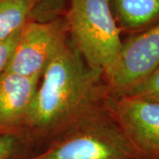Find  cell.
I'll list each match as a JSON object with an SVG mask.
<instances>
[{"label": "cell", "mask_w": 159, "mask_h": 159, "mask_svg": "<svg viewBox=\"0 0 159 159\" xmlns=\"http://www.w3.org/2000/svg\"><path fill=\"white\" fill-rule=\"evenodd\" d=\"M69 38L65 16L26 23L6 68L7 72L41 80L45 69Z\"/></svg>", "instance_id": "4"}, {"label": "cell", "mask_w": 159, "mask_h": 159, "mask_svg": "<svg viewBox=\"0 0 159 159\" xmlns=\"http://www.w3.org/2000/svg\"><path fill=\"white\" fill-rule=\"evenodd\" d=\"M38 3L39 0H0V42L22 29Z\"/></svg>", "instance_id": "9"}, {"label": "cell", "mask_w": 159, "mask_h": 159, "mask_svg": "<svg viewBox=\"0 0 159 159\" xmlns=\"http://www.w3.org/2000/svg\"><path fill=\"white\" fill-rule=\"evenodd\" d=\"M109 111L143 158H158L159 102L127 95L113 97Z\"/></svg>", "instance_id": "5"}, {"label": "cell", "mask_w": 159, "mask_h": 159, "mask_svg": "<svg viewBox=\"0 0 159 159\" xmlns=\"http://www.w3.org/2000/svg\"><path fill=\"white\" fill-rule=\"evenodd\" d=\"M157 159H159V157H158V158H157Z\"/></svg>", "instance_id": "14"}, {"label": "cell", "mask_w": 159, "mask_h": 159, "mask_svg": "<svg viewBox=\"0 0 159 159\" xmlns=\"http://www.w3.org/2000/svg\"><path fill=\"white\" fill-rule=\"evenodd\" d=\"M126 95L159 102V66L146 79L134 87Z\"/></svg>", "instance_id": "11"}, {"label": "cell", "mask_w": 159, "mask_h": 159, "mask_svg": "<svg viewBox=\"0 0 159 159\" xmlns=\"http://www.w3.org/2000/svg\"><path fill=\"white\" fill-rule=\"evenodd\" d=\"M64 16L72 43L109 80L118 68L123 45L109 0H69Z\"/></svg>", "instance_id": "2"}, {"label": "cell", "mask_w": 159, "mask_h": 159, "mask_svg": "<svg viewBox=\"0 0 159 159\" xmlns=\"http://www.w3.org/2000/svg\"><path fill=\"white\" fill-rule=\"evenodd\" d=\"M159 66V23L123 41L118 68L106 81L113 97L126 95Z\"/></svg>", "instance_id": "6"}, {"label": "cell", "mask_w": 159, "mask_h": 159, "mask_svg": "<svg viewBox=\"0 0 159 159\" xmlns=\"http://www.w3.org/2000/svg\"><path fill=\"white\" fill-rule=\"evenodd\" d=\"M122 30L140 33L159 23V0H109Z\"/></svg>", "instance_id": "8"}, {"label": "cell", "mask_w": 159, "mask_h": 159, "mask_svg": "<svg viewBox=\"0 0 159 159\" xmlns=\"http://www.w3.org/2000/svg\"><path fill=\"white\" fill-rule=\"evenodd\" d=\"M20 31L11 35L8 39L0 42V76L6 71L17 44Z\"/></svg>", "instance_id": "12"}, {"label": "cell", "mask_w": 159, "mask_h": 159, "mask_svg": "<svg viewBox=\"0 0 159 159\" xmlns=\"http://www.w3.org/2000/svg\"><path fill=\"white\" fill-rule=\"evenodd\" d=\"M17 148L15 134H0V159H10Z\"/></svg>", "instance_id": "13"}, {"label": "cell", "mask_w": 159, "mask_h": 159, "mask_svg": "<svg viewBox=\"0 0 159 159\" xmlns=\"http://www.w3.org/2000/svg\"><path fill=\"white\" fill-rule=\"evenodd\" d=\"M69 0H39L31 20L37 21L51 20L65 14Z\"/></svg>", "instance_id": "10"}, {"label": "cell", "mask_w": 159, "mask_h": 159, "mask_svg": "<svg viewBox=\"0 0 159 159\" xmlns=\"http://www.w3.org/2000/svg\"><path fill=\"white\" fill-rule=\"evenodd\" d=\"M104 80L68 38L40 80L25 128L37 136L57 135L99 108L108 90Z\"/></svg>", "instance_id": "1"}, {"label": "cell", "mask_w": 159, "mask_h": 159, "mask_svg": "<svg viewBox=\"0 0 159 159\" xmlns=\"http://www.w3.org/2000/svg\"><path fill=\"white\" fill-rule=\"evenodd\" d=\"M29 159H145L111 112L98 108L56 135L43 152Z\"/></svg>", "instance_id": "3"}, {"label": "cell", "mask_w": 159, "mask_h": 159, "mask_svg": "<svg viewBox=\"0 0 159 159\" xmlns=\"http://www.w3.org/2000/svg\"><path fill=\"white\" fill-rule=\"evenodd\" d=\"M40 80L6 71L0 76V134L25 128Z\"/></svg>", "instance_id": "7"}]
</instances>
